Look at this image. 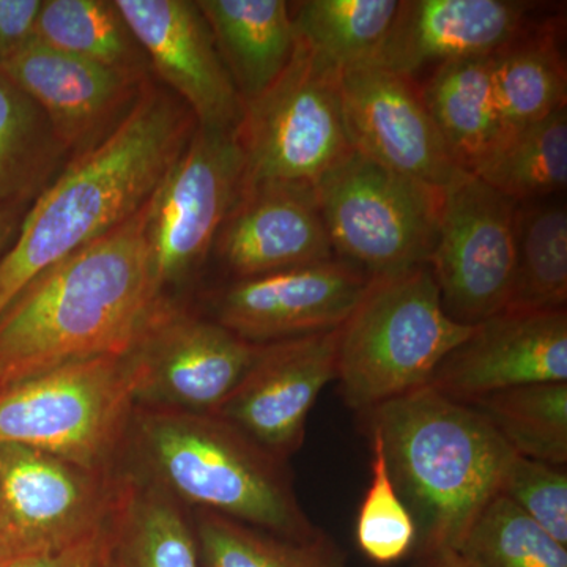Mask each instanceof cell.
<instances>
[{
    "label": "cell",
    "instance_id": "cell-22",
    "mask_svg": "<svg viewBox=\"0 0 567 567\" xmlns=\"http://www.w3.org/2000/svg\"><path fill=\"white\" fill-rule=\"evenodd\" d=\"M417 89L456 162L466 173H475L505 140L492 80V55L442 63Z\"/></svg>",
    "mask_w": 567,
    "mask_h": 567
},
{
    "label": "cell",
    "instance_id": "cell-14",
    "mask_svg": "<svg viewBox=\"0 0 567 567\" xmlns=\"http://www.w3.org/2000/svg\"><path fill=\"white\" fill-rule=\"evenodd\" d=\"M339 328L257 346L248 371L213 415L289 458L303 445L319 394L336 380Z\"/></svg>",
    "mask_w": 567,
    "mask_h": 567
},
{
    "label": "cell",
    "instance_id": "cell-8",
    "mask_svg": "<svg viewBox=\"0 0 567 567\" xmlns=\"http://www.w3.org/2000/svg\"><path fill=\"white\" fill-rule=\"evenodd\" d=\"M336 257L369 279L431 262L443 192L352 152L315 183Z\"/></svg>",
    "mask_w": 567,
    "mask_h": 567
},
{
    "label": "cell",
    "instance_id": "cell-29",
    "mask_svg": "<svg viewBox=\"0 0 567 567\" xmlns=\"http://www.w3.org/2000/svg\"><path fill=\"white\" fill-rule=\"evenodd\" d=\"M401 0H303L290 3L298 40L346 71L374 61Z\"/></svg>",
    "mask_w": 567,
    "mask_h": 567
},
{
    "label": "cell",
    "instance_id": "cell-26",
    "mask_svg": "<svg viewBox=\"0 0 567 567\" xmlns=\"http://www.w3.org/2000/svg\"><path fill=\"white\" fill-rule=\"evenodd\" d=\"M567 301L566 205L518 204L516 265L505 311H555Z\"/></svg>",
    "mask_w": 567,
    "mask_h": 567
},
{
    "label": "cell",
    "instance_id": "cell-33",
    "mask_svg": "<svg viewBox=\"0 0 567 567\" xmlns=\"http://www.w3.org/2000/svg\"><path fill=\"white\" fill-rule=\"evenodd\" d=\"M371 436L372 480L360 506L357 543L372 563L390 566L416 547V525L395 491L382 443Z\"/></svg>",
    "mask_w": 567,
    "mask_h": 567
},
{
    "label": "cell",
    "instance_id": "cell-5",
    "mask_svg": "<svg viewBox=\"0 0 567 567\" xmlns=\"http://www.w3.org/2000/svg\"><path fill=\"white\" fill-rule=\"evenodd\" d=\"M472 330L446 315L429 265L371 279L339 327L336 380L346 404L361 416L427 385Z\"/></svg>",
    "mask_w": 567,
    "mask_h": 567
},
{
    "label": "cell",
    "instance_id": "cell-11",
    "mask_svg": "<svg viewBox=\"0 0 567 567\" xmlns=\"http://www.w3.org/2000/svg\"><path fill=\"white\" fill-rule=\"evenodd\" d=\"M244 173L235 132L196 126L151 200L148 240L164 295L207 260L241 192Z\"/></svg>",
    "mask_w": 567,
    "mask_h": 567
},
{
    "label": "cell",
    "instance_id": "cell-13",
    "mask_svg": "<svg viewBox=\"0 0 567 567\" xmlns=\"http://www.w3.org/2000/svg\"><path fill=\"white\" fill-rule=\"evenodd\" d=\"M341 85L354 152L440 192L470 174L447 148L415 81L368 63L342 71Z\"/></svg>",
    "mask_w": 567,
    "mask_h": 567
},
{
    "label": "cell",
    "instance_id": "cell-28",
    "mask_svg": "<svg viewBox=\"0 0 567 567\" xmlns=\"http://www.w3.org/2000/svg\"><path fill=\"white\" fill-rule=\"evenodd\" d=\"M33 40L112 69L147 73V59L114 0H43Z\"/></svg>",
    "mask_w": 567,
    "mask_h": 567
},
{
    "label": "cell",
    "instance_id": "cell-34",
    "mask_svg": "<svg viewBox=\"0 0 567 567\" xmlns=\"http://www.w3.org/2000/svg\"><path fill=\"white\" fill-rule=\"evenodd\" d=\"M498 495L505 496L548 535L567 546L565 468L516 454L503 476Z\"/></svg>",
    "mask_w": 567,
    "mask_h": 567
},
{
    "label": "cell",
    "instance_id": "cell-12",
    "mask_svg": "<svg viewBox=\"0 0 567 567\" xmlns=\"http://www.w3.org/2000/svg\"><path fill=\"white\" fill-rule=\"evenodd\" d=\"M122 476L33 447L0 445V495L13 558L62 550L106 527Z\"/></svg>",
    "mask_w": 567,
    "mask_h": 567
},
{
    "label": "cell",
    "instance_id": "cell-21",
    "mask_svg": "<svg viewBox=\"0 0 567 567\" xmlns=\"http://www.w3.org/2000/svg\"><path fill=\"white\" fill-rule=\"evenodd\" d=\"M241 102L262 93L297 47L290 3L284 0H197Z\"/></svg>",
    "mask_w": 567,
    "mask_h": 567
},
{
    "label": "cell",
    "instance_id": "cell-9",
    "mask_svg": "<svg viewBox=\"0 0 567 567\" xmlns=\"http://www.w3.org/2000/svg\"><path fill=\"white\" fill-rule=\"evenodd\" d=\"M517 207L473 174L443 192L429 267L454 322L473 327L505 311L516 265Z\"/></svg>",
    "mask_w": 567,
    "mask_h": 567
},
{
    "label": "cell",
    "instance_id": "cell-30",
    "mask_svg": "<svg viewBox=\"0 0 567 567\" xmlns=\"http://www.w3.org/2000/svg\"><path fill=\"white\" fill-rule=\"evenodd\" d=\"M518 456L567 464V382L533 383L470 402Z\"/></svg>",
    "mask_w": 567,
    "mask_h": 567
},
{
    "label": "cell",
    "instance_id": "cell-40",
    "mask_svg": "<svg viewBox=\"0 0 567 567\" xmlns=\"http://www.w3.org/2000/svg\"><path fill=\"white\" fill-rule=\"evenodd\" d=\"M11 558H13V555L10 554L9 548L0 544V567L6 566Z\"/></svg>",
    "mask_w": 567,
    "mask_h": 567
},
{
    "label": "cell",
    "instance_id": "cell-39",
    "mask_svg": "<svg viewBox=\"0 0 567 567\" xmlns=\"http://www.w3.org/2000/svg\"><path fill=\"white\" fill-rule=\"evenodd\" d=\"M0 544H3L7 548H9V536H7V522H6V513H3L2 505V495H0ZM11 554V550H10ZM13 555V554H11Z\"/></svg>",
    "mask_w": 567,
    "mask_h": 567
},
{
    "label": "cell",
    "instance_id": "cell-6",
    "mask_svg": "<svg viewBox=\"0 0 567 567\" xmlns=\"http://www.w3.org/2000/svg\"><path fill=\"white\" fill-rule=\"evenodd\" d=\"M134 412L126 354L92 358L0 391V445L29 446L114 473Z\"/></svg>",
    "mask_w": 567,
    "mask_h": 567
},
{
    "label": "cell",
    "instance_id": "cell-38",
    "mask_svg": "<svg viewBox=\"0 0 567 567\" xmlns=\"http://www.w3.org/2000/svg\"><path fill=\"white\" fill-rule=\"evenodd\" d=\"M420 567H477L454 548H440L420 555Z\"/></svg>",
    "mask_w": 567,
    "mask_h": 567
},
{
    "label": "cell",
    "instance_id": "cell-2",
    "mask_svg": "<svg viewBox=\"0 0 567 567\" xmlns=\"http://www.w3.org/2000/svg\"><path fill=\"white\" fill-rule=\"evenodd\" d=\"M197 123L148 80L121 125L73 156L22 216L0 257V316L44 271L110 234L152 199Z\"/></svg>",
    "mask_w": 567,
    "mask_h": 567
},
{
    "label": "cell",
    "instance_id": "cell-10",
    "mask_svg": "<svg viewBox=\"0 0 567 567\" xmlns=\"http://www.w3.org/2000/svg\"><path fill=\"white\" fill-rule=\"evenodd\" d=\"M257 346L164 298L130 352L140 409L215 413L248 371Z\"/></svg>",
    "mask_w": 567,
    "mask_h": 567
},
{
    "label": "cell",
    "instance_id": "cell-37",
    "mask_svg": "<svg viewBox=\"0 0 567 567\" xmlns=\"http://www.w3.org/2000/svg\"><path fill=\"white\" fill-rule=\"evenodd\" d=\"M29 207H0V257L13 244L25 210Z\"/></svg>",
    "mask_w": 567,
    "mask_h": 567
},
{
    "label": "cell",
    "instance_id": "cell-25",
    "mask_svg": "<svg viewBox=\"0 0 567 567\" xmlns=\"http://www.w3.org/2000/svg\"><path fill=\"white\" fill-rule=\"evenodd\" d=\"M66 155L39 104L0 70V207H29Z\"/></svg>",
    "mask_w": 567,
    "mask_h": 567
},
{
    "label": "cell",
    "instance_id": "cell-32",
    "mask_svg": "<svg viewBox=\"0 0 567 567\" xmlns=\"http://www.w3.org/2000/svg\"><path fill=\"white\" fill-rule=\"evenodd\" d=\"M458 551L477 567H567V546L503 495L481 511Z\"/></svg>",
    "mask_w": 567,
    "mask_h": 567
},
{
    "label": "cell",
    "instance_id": "cell-17",
    "mask_svg": "<svg viewBox=\"0 0 567 567\" xmlns=\"http://www.w3.org/2000/svg\"><path fill=\"white\" fill-rule=\"evenodd\" d=\"M0 70L39 104L71 156L106 140L133 110L148 82L147 73L85 61L37 40Z\"/></svg>",
    "mask_w": 567,
    "mask_h": 567
},
{
    "label": "cell",
    "instance_id": "cell-15",
    "mask_svg": "<svg viewBox=\"0 0 567 567\" xmlns=\"http://www.w3.org/2000/svg\"><path fill=\"white\" fill-rule=\"evenodd\" d=\"M371 279L334 257L257 278L234 279L212 298L213 320L251 344L336 330Z\"/></svg>",
    "mask_w": 567,
    "mask_h": 567
},
{
    "label": "cell",
    "instance_id": "cell-23",
    "mask_svg": "<svg viewBox=\"0 0 567 567\" xmlns=\"http://www.w3.org/2000/svg\"><path fill=\"white\" fill-rule=\"evenodd\" d=\"M106 567H203L181 503L126 473L110 522Z\"/></svg>",
    "mask_w": 567,
    "mask_h": 567
},
{
    "label": "cell",
    "instance_id": "cell-18",
    "mask_svg": "<svg viewBox=\"0 0 567 567\" xmlns=\"http://www.w3.org/2000/svg\"><path fill=\"white\" fill-rule=\"evenodd\" d=\"M547 382H567L566 309L503 311L473 324L425 386L470 404L496 391Z\"/></svg>",
    "mask_w": 567,
    "mask_h": 567
},
{
    "label": "cell",
    "instance_id": "cell-20",
    "mask_svg": "<svg viewBox=\"0 0 567 567\" xmlns=\"http://www.w3.org/2000/svg\"><path fill=\"white\" fill-rule=\"evenodd\" d=\"M536 9L522 0H401L372 63L415 81L442 63L488 58L532 24Z\"/></svg>",
    "mask_w": 567,
    "mask_h": 567
},
{
    "label": "cell",
    "instance_id": "cell-16",
    "mask_svg": "<svg viewBox=\"0 0 567 567\" xmlns=\"http://www.w3.org/2000/svg\"><path fill=\"white\" fill-rule=\"evenodd\" d=\"M152 70L197 126L235 132L244 102L203 11L192 0H114Z\"/></svg>",
    "mask_w": 567,
    "mask_h": 567
},
{
    "label": "cell",
    "instance_id": "cell-7",
    "mask_svg": "<svg viewBox=\"0 0 567 567\" xmlns=\"http://www.w3.org/2000/svg\"><path fill=\"white\" fill-rule=\"evenodd\" d=\"M342 71L298 40L292 59L262 93L244 102L235 140L245 186L315 185L353 152L342 103Z\"/></svg>",
    "mask_w": 567,
    "mask_h": 567
},
{
    "label": "cell",
    "instance_id": "cell-31",
    "mask_svg": "<svg viewBox=\"0 0 567 567\" xmlns=\"http://www.w3.org/2000/svg\"><path fill=\"white\" fill-rule=\"evenodd\" d=\"M194 533L203 567H347L346 557L324 533L295 540L199 511Z\"/></svg>",
    "mask_w": 567,
    "mask_h": 567
},
{
    "label": "cell",
    "instance_id": "cell-3",
    "mask_svg": "<svg viewBox=\"0 0 567 567\" xmlns=\"http://www.w3.org/2000/svg\"><path fill=\"white\" fill-rule=\"evenodd\" d=\"M416 525L417 554L458 550L516 456L472 405L423 386L361 415Z\"/></svg>",
    "mask_w": 567,
    "mask_h": 567
},
{
    "label": "cell",
    "instance_id": "cell-27",
    "mask_svg": "<svg viewBox=\"0 0 567 567\" xmlns=\"http://www.w3.org/2000/svg\"><path fill=\"white\" fill-rule=\"evenodd\" d=\"M473 175L518 204L565 192L567 107L507 134Z\"/></svg>",
    "mask_w": 567,
    "mask_h": 567
},
{
    "label": "cell",
    "instance_id": "cell-24",
    "mask_svg": "<svg viewBox=\"0 0 567 567\" xmlns=\"http://www.w3.org/2000/svg\"><path fill=\"white\" fill-rule=\"evenodd\" d=\"M492 80L505 137L566 107L567 71L558 21H533L492 55Z\"/></svg>",
    "mask_w": 567,
    "mask_h": 567
},
{
    "label": "cell",
    "instance_id": "cell-35",
    "mask_svg": "<svg viewBox=\"0 0 567 567\" xmlns=\"http://www.w3.org/2000/svg\"><path fill=\"white\" fill-rule=\"evenodd\" d=\"M107 544L110 524L73 546L51 554L21 555L3 567H106Z\"/></svg>",
    "mask_w": 567,
    "mask_h": 567
},
{
    "label": "cell",
    "instance_id": "cell-1",
    "mask_svg": "<svg viewBox=\"0 0 567 567\" xmlns=\"http://www.w3.org/2000/svg\"><path fill=\"white\" fill-rule=\"evenodd\" d=\"M151 200L33 279L0 316V391L62 365L130 352L166 298L148 240Z\"/></svg>",
    "mask_w": 567,
    "mask_h": 567
},
{
    "label": "cell",
    "instance_id": "cell-19",
    "mask_svg": "<svg viewBox=\"0 0 567 567\" xmlns=\"http://www.w3.org/2000/svg\"><path fill=\"white\" fill-rule=\"evenodd\" d=\"M213 252L234 279L257 278L334 259L315 186H245L224 219Z\"/></svg>",
    "mask_w": 567,
    "mask_h": 567
},
{
    "label": "cell",
    "instance_id": "cell-36",
    "mask_svg": "<svg viewBox=\"0 0 567 567\" xmlns=\"http://www.w3.org/2000/svg\"><path fill=\"white\" fill-rule=\"evenodd\" d=\"M43 0H0V66L33 40Z\"/></svg>",
    "mask_w": 567,
    "mask_h": 567
},
{
    "label": "cell",
    "instance_id": "cell-4",
    "mask_svg": "<svg viewBox=\"0 0 567 567\" xmlns=\"http://www.w3.org/2000/svg\"><path fill=\"white\" fill-rule=\"evenodd\" d=\"M142 480L175 502L287 539H315L286 458L271 454L213 413L140 409L128 446Z\"/></svg>",
    "mask_w": 567,
    "mask_h": 567
}]
</instances>
